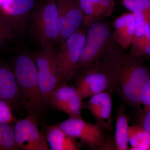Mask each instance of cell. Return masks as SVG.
<instances>
[{
	"label": "cell",
	"instance_id": "obj_1",
	"mask_svg": "<svg viewBox=\"0 0 150 150\" xmlns=\"http://www.w3.org/2000/svg\"><path fill=\"white\" fill-rule=\"evenodd\" d=\"M124 53L121 47L75 76V88L82 99L108 90L115 91L117 65Z\"/></svg>",
	"mask_w": 150,
	"mask_h": 150
},
{
	"label": "cell",
	"instance_id": "obj_2",
	"mask_svg": "<svg viewBox=\"0 0 150 150\" xmlns=\"http://www.w3.org/2000/svg\"><path fill=\"white\" fill-rule=\"evenodd\" d=\"M13 69L19 88L22 105L28 115L38 118L46 105L40 91L37 66L33 56L19 54L14 59Z\"/></svg>",
	"mask_w": 150,
	"mask_h": 150
},
{
	"label": "cell",
	"instance_id": "obj_3",
	"mask_svg": "<svg viewBox=\"0 0 150 150\" xmlns=\"http://www.w3.org/2000/svg\"><path fill=\"white\" fill-rule=\"evenodd\" d=\"M150 83V71L139 64L137 59L123 53L115 72V91L126 102L139 106L143 93Z\"/></svg>",
	"mask_w": 150,
	"mask_h": 150
},
{
	"label": "cell",
	"instance_id": "obj_4",
	"mask_svg": "<svg viewBox=\"0 0 150 150\" xmlns=\"http://www.w3.org/2000/svg\"><path fill=\"white\" fill-rule=\"evenodd\" d=\"M120 47L114 39L111 28L106 23L100 21L87 27L85 42L74 77Z\"/></svg>",
	"mask_w": 150,
	"mask_h": 150
},
{
	"label": "cell",
	"instance_id": "obj_5",
	"mask_svg": "<svg viewBox=\"0 0 150 150\" xmlns=\"http://www.w3.org/2000/svg\"><path fill=\"white\" fill-rule=\"evenodd\" d=\"M86 28L82 26L61 43L57 53L58 85L74 77L85 42Z\"/></svg>",
	"mask_w": 150,
	"mask_h": 150
},
{
	"label": "cell",
	"instance_id": "obj_6",
	"mask_svg": "<svg viewBox=\"0 0 150 150\" xmlns=\"http://www.w3.org/2000/svg\"><path fill=\"white\" fill-rule=\"evenodd\" d=\"M57 52L54 46L43 47L33 56L38 70V78L43 102L49 105L50 97L58 86Z\"/></svg>",
	"mask_w": 150,
	"mask_h": 150
},
{
	"label": "cell",
	"instance_id": "obj_7",
	"mask_svg": "<svg viewBox=\"0 0 150 150\" xmlns=\"http://www.w3.org/2000/svg\"><path fill=\"white\" fill-rule=\"evenodd\" d=\"M33 28L42 48L54 46L59 41L56 0H46L40 6L34 16Z\"/></svg>",
	"mask_w": 150,
	"mask_h": 150
},
{
	"label": "cell",
	"instance_id": "obj_8",
	"mask_svg": "<svg viewBox=\"0 0 150 150\" xmlns=\"http://www.w3.org/2000/svg\"><path fill=\"white\" fill-rule=\"evenodd\" d=\"M57 125L67 135L79 139L91 149H102L107 145L105 130L96 123L86 122L82 118H69Z\"/></svg>",
	"mask_w": 150,
	"mask_h": 150
},
{
	"label": "cell",
	"instance_id": "obj_9",
	"mask_svg": "<svg viewBox=\"0 0 150 150\" xmlns=\"http://www.w3.org/2000/svg\"><path fill=\"white\" fill-rule=\"evenodd\" d=\"M38 117L28 115L14 126L15 138L20 150H50L43 131H39Z\"/></svg>",
	"mask_w": 150,
	"mask_h": 150
},
{
	"label": "cell",
	"instance_id": "obj_10",
	"mask_svg": "<svg viewBox=\"0 0 150 150\" xmlns=\"http://www.w3.org/2000/svg\"><path fill=\"white\" fill-rule=\"evenodd\" d=\"M59 41L62 43L83 26V15L79 0H56Z\"/></svg>",
	"mask_w": 150,
	"mask_h": 150
},
{
	"label": "cell",
	"instance_id": "obj_11",
	"mask_svg": "<svg viewBox=\"0 0 150 150\" xmlns=\"http://www.w3.org/2000/svg\"><path fill=\"white\" fill-rule=\"evenodd\" d=\"M83 100L78 93L75 86L67 83L60 84L53 91L50 97L49 105L64 112L69 118H82Z\"/></svg>",
	"mask_w": 150,
	"mask_h": 150
},
{
	"label": "cell",
	"instance_id": "obj_12",
	"mask_svg": "<svg viewBox=\"0 0 150 150\" xmlns=\"http://www.w3.org/2000/svg\"><path fill=\"white\" fill-rule=\"evenodd\" d=\"M112 90H108L90 98L83 107L91 113L96 123L105 131H112Z\"/></svg>",
	"mask_w": 150,
	"mask_h": 150
},
{
	"label": "cell",
	"instance_id": "obj_13",
	"mask_svg": "<svg viewBox=\"0 0 150 150\" xmlns=\"http://www.w3.org/2000/svg\"><path fill=\"white\" fill-rule=\"evenodd\" d=\"M35 4V0H0V13L13 32L23 25Z\"/></svg>",
	"mask_w": 150,
	"mask_h": 150
},
{
	"label": "cell",
	"instance_id": "obj_14",
	"mask_svg": "<svg viewBox=\"0 0 150 150\" xmlns=\"http://www.w3.org/2000/svg\"><path fill=\"white\" fill-rule=\"evenodd\" d=\"M0 99L15 109L22 105L20 91L13 69L2 63H0Z\"/></svg>",
	"mask_w": 150,
	"mask_h": 150
},
{
	"label": "cell",
	"instance_id": "obj_15",
	"mask_svg": "<svg viewBox=\"0 0 150 150\" xmlns=\"http://www.w3.org/2000/svg\"><path fill=\"white\" fill-rule=\"evenodd\" d=\"M86 28L110 16L114 10V0H79Z\"/></svg>",
	"mask_w": 150,
	"mask_h": 150
},
{
	"label": "cell",
	"instance_id": "obj_16",
	"mask_svg": "<svg viewBox=\"0 0 150 150\" xmlns=\"http://www.w3.org/2000/svg\"><path fill=\"white\" fill-rule=\"evenodd\" d=\"M113 37L123 49L129 48L134 40L136 30V22L134 14L126 13L115 19L114 22Z\"/></svg>",
	"mask_w": 150,
	"mask_h": 150
},
{
	"label": "cell",
	"instance_id": "obj_17",
	"mask_svg": "<svg viewBox=\"0 0 150 150\" xmlns=\"http://www.w3.org/2000/svg\"><path fill=\"white\" fill-rule=\"evenodd\" d=\"M44 134L51 150H79L74 138L67 135L57 125L46 127Z\"/></svg>",
	"mask_w": 150,
	"mask_h": 150
},
{
	"label": "cell",
	"instance_id": "obj_18",
	"mask_svg": "<svg viewBox=\"0 0 150 150\" xmlns=\"http://www.w3.org/2000/svg\"><path fill=\"white\" fill-rule=\"evenodd\" d=\"M129 118L125 112V107L119 105L116 117L115 136V149L117 150H129L128 131Z\"/></svg>",
	"mask_w": 150,
	"mask_h": 150
},
{
	"label": "cell",
	"instance_id": "obj_19",
	"mask_svg": "<svg viewBox=\"0 0 150 150\" xmlns=\"http://www.w3.org/2000/svg\"><path fill=\"white\" fill-rule=\"evenodd\" d=\"M128 142L131 150H150V134L139 125L129 126Z\"/></svg>",
	"mask_w": 150,
	"mask_h": 150
},
{
	"label": "cell",
	"instance_id": "obj_20",
	"mask_svg": "<svg viewBox=\"0 0 150 150\" xmlns=\"http://www.w3.org/2000/svg\"><path fill=\"white\" fill-rule=\"evenodd\" d=\"M13 124L0 123V150H20L16 142Z\"/></svg>",
	"mask_w": 150,
	"mask_h": 150
},
{
	"label": "cell",
	"instance_id": "obj_21",
	"mask_svg": "<svg viewBox=\"0 0 150 150\" xmlns=\"http://www.w3.org/2000/svg\"><path fill=\"white\" fill-rule=\"evenodd\" d=\"M129 56L137 59L142 56L150 55V27L142 37L134 39Z\"/></svg>",
	"mask_w": 150,
	"mask_h": 150
},
{
	"label": "cell",
	"instance_id": "obj_22",
	"mask_svg": "<svg viewBox=\"0 0 150 150\" xmlns=\"http://www.w3.org/2000/svg\"><path fill=\"white\" fill-rule=\"evenodd\" d=\"M133 13L136 22V30L134 38V39H135L144 35L148 28L150 27V16L140 11L135 12Z\"/></svg>",
	"mask_w": 150,
	"mask_h": 150
},
{
	"label": "cell",
	"instance_id": "obj_23",
	"mask_svg": "<svg viewBox=\"0 0 150 150\" xmlns=\"http://www.w3.org/2000/svg\"><path fill=\"white\" fill-rule=\"evenodd\" d=\"M123 3L125 8L132 13L140 11L150 16V1L148 0H123Z\"/></svg>",
	"mask_w": 150,
	"mask_h": 150
},
{
	"label": "cell",
	"instance_id": "obj_24",
	"mask_svg": "<svg viewBox=\"0 0 150 150\" xmlns=\"http://www.w3.org/2000/svg\"><path fill=\"white\" fill-rule=\"evenodd\" d=\"M12 108L7 102L0 99V123H16L17 120L13 113Z\"/></svg>",
	"mask_w": 150,
	"mask_h": 150
},
{
	"label": "cell",
	"instance_id": "obj_25",
	"mask_svg": "<svg viewBox=\"0 0 150 150\" xmlns=\"http://www.w3.org/2000/svg\"><path fill=\"white\" fill-rule=\"evenodd\" d=\"M13 33L5 19L0 13V48L11 39Z\"/></svg>",
	"mask_w": 150,
	"mask_h": 150
},
{
	"label": "cell",
	"instance_id": "obj_26",
	"mask_svg": "<svg viewBox=\"0 0 150 150\" xmlns=\"http://www.w3.org/2000/svg\"><path fill=\"white\" fill-rule=\"evenodd\" d=\"M139 122L140 126L150 134V110L142 113L139 118Z\"/></svg>",
	"mask_w": 150,
	"mask_h": 150
},
{
	"label": "cell",
	"instance_id": "obj_27",
	"mask_svg": "<svg viewBox=\"0 0 150 150\" xmlns=\"http://www.w3.org/2000/svg\"><path fill=\"white\" fill-rule=\"evenodd\" d=\"M141 104L144 105L146 110L150 105V83L146 87L142 96Z\"/></svg>",
	"mask_w": 150,
	"mask_h": 150
},
{
	"label": "cell",
	"instance_id": "obj_28",
	"mask_svg": "<svg viewBox=\"0 0 150 150\" xmlns=\"http://www.w3.org/2000/svg\"><path fill=\"white\" fill-rule=\"evenodd\" d=\"M150 110V105L149 106V107H148V108H147L146 109V110H145V111H146V110Z\"/></svg>",
	"mask_w": 150,
	"mask_h": 150
},
{
	"label": "cell",
	"instance_id": "obj_29",
	"mask_svg": "<svg viewBox=\"0 0 150 150\" xmlns=\"http://www.w3.org/2000/svg\"><path fill=\"white\" fill-rule=\"evenodd\" d=\"M148 1H150V0H148Z\"/></svg>",
	"mask_w": 150,
	"mask_h": 150
}]
</instances>
